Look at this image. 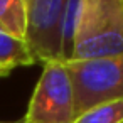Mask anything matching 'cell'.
Instances as JSON below:
<instances>
[{
	"mask_svg": "<svg viewBox=\"0 0 123 123\" xmlns=\"http://www.w3.org/2000/svg\"><path fill=\"white\" fill-rule=\"evenodd\" d=\"M123 54V0H71L62 57L93 59Z\"/></svg>",
	"mask_w": 123,
	"mask_h": 123,
	"instance_id": "1",
	"label": "cell"
},
{
	"mask_svg": "<svg viewBox=\"0 0 123 123\" xmlns=\"http://www.w3.org/2000/svg\"><path fill=\"white\" fill-rule=\"evenodd\" d=\"M74 93V115L86 110L123 99V54L64 61Z\"/></svg>",
	"mask_w": 123,
	"mask_h": 123,
	"instance_id": "2",
	"label": "cell"
},
{
	"mask_svg": "<svg viewBox=\"0 0 123 123\" xmlns=\"http://www.w3.org/2000/svg\"><path fill=\"white\" fill-rule=\"evenodd\" d=\"M74 93L64 61L42 64L24 120L29 123H73Z\"/></svg>",
	"mask_w": 123,
	"mask_h": 123,
	"instance_id": "3",
	"label": "cell"
},
{
	"mask_svg": "<svg viewBox=\"0 0 123 123\" xmlns=\"http://www.w3.org/2000/svg\"><path fill=\"white\" fill-rule=\"evenodd\" d=\"M27 32L25 42L36 62L64 61L62 41L71 0H25Z\"/></svg>",
	"mask_w": 123,
	"mask_h": 123,
	"instance_id": "4",
	"label": "cell"
},
{
	"mask_svg": "<svg viewBox=\"0 0 123 123\" xmlns=\"http://www.w3.org/2000/svg\"><path fill=\"white\" fill-rule=\"evenodd\" d=\"M0 64L10 74L17 68H29L36 64V59L24 39L0 31Z\"/></svg>",
	"mask_w": 123,
	"mask_h": 123,
	"instance_id": "5",
	"label": "cell"
},
{
	"mask_svg": "<svg viewBox=\"0 0 123 123\" xmlns=\"http://www.w3.org/2000/svg\"><path fill=\"white\" fill-rule=\"evenodd\" d=\"M0 31L25 41L27 32L25 0H0Z\"/></svg>",
	"mask_w": 123,
	"mask_h": 123,
	"instance_id": "6",
	"label": "cell"
},
{
	"mask_svg": "<svg viewBox=\"0 0 123 123\" xmlns=\"http://www.w3.org/2000/svg\"><path fill=\"white\" fill-rule=\"evenodd\" d=\"M73 123H123V99L96 105L76 116Z\"/></svg>",
	"mask_w": 123,
	"mask_h": 123,
	"instance_id": "7",
	"label": "cell"
},
{
	"mask_svg": "<svg viewBox=\"0 0 123 123\" xmlns=\"http://www.w3.org/2000/svg\"><path fill=\"white\" fill-rule=\"evenodd\" d=\"M5 76H9V73L2 68V64H0V78H5Z\"/></svg>",
	"mask_w": 123,
	"mask_h": 123,
	"instance_id": "8",
	"label": "cell"
},
{
	"mask_svg": "<svg viewBox=\"0 0 123 123\" xmlns=\"http://www.w3.org/2000/svg\"><path fill=\"white\" fill-rule=\"evenodd\" d=\"M14 123H29V121H25V120L22 118V120H17V121H14Z\"/></svg>",
	"mask_w": 123,
	"mask_h": 123,
	"instance_id": "9",
	"label": "cell"
},
{
	"mask_svg": "<svg viewBox=\"0 0 123 123\" xmlns=\"http://www.w3.org/2000/svg\"><path fill=\"white\" fill-rule=\"evenodd\" d=\"M0 123H14V121H0Z\"/></svg>",
	"mask_w": 123,
	"mask_h": 123,
	"instance_id": "10",
	"label": "cell"
}]
</instances>
